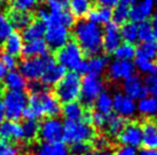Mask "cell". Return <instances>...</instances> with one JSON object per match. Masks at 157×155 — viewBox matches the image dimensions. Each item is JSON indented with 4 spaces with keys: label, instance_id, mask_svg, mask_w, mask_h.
Returning a JSON list of instances; mask_svg holds the SVG:
<instances>
[{
    "label": "cell",
    "instance_id": "1",
    "mask_svg": "<svg viewBox=\"0 0 157 155\" xmlns=\"http://www.w3.org/2000/svg\"><path fill=\"white\" fill-rule=\"evenodd\" d=\"M74 37V41L79 46L84 55H88L91 57L96 56L100 55V52L103 50V29L102 26L94 24L88 20H80L75 23Z\"/></svg>",
    "mask_w": 157,
    "mask_h": 155
},
{
    "label": "cell",
    "instance_id": "2",
    "mask_svg": "<svg viewBox=\"0 0 157 155\" xmlns=\"http://www.w3.org/2000/svg\"><path fill=\"white\" fill-rule=\"evenodd\" d=\"M62 111L61 103L57 100L54 94L45 89L39 92H33L29 96L28 106L22 113V117L25 120H35L48 116L56 117Z\"/></svg>",
    "mask_w": 157,
    "mask_h": 155
},
{
    "label": "cell",
    "instance_id": "3",
    "mask_svg": "<svg viewBox=\"0 0 157 155\" xmlns=\"http://www.w3.org/2000/svg\"><path fill=\"white\" fill-rule=\"evenodd\" d=\"M85 55L75 41H69L56 52L55 60L69 72L85 73Z\"/></svg>",
    "mask_w": 157,
    "mask_h": 155
},
{
    "label": "cell",
    "instance_id": "4",
    "mask_svg": "<svg viewBox=\"0 0 157 155\" xmlns=\"http://www.w3.org/2000/svg\"><path fill=\"white\" fill-rule=\"evenodd\" d=\"M96 135L95 129L92 125L85 123L84 121L66 120L63 123L62 139L67 144H90L93 142Z\"/></svg>",
    "mask_w": 157,
    "mask_h": 155
},
{
    "label": "cell",
    "instance_id": "5",
    "mask_svg": "<svg viewBox=\"0 0 157 155\" xmlns=\"http://www.w3.org/2000/svg\"><path fill=\"white\" fill-rule=\"evenodd\" d=\"M80 87L82 78L76 72H67L66 75L54 89V96L60 103L68 104L77 102L80 97Z\"/></svg>",
    "mask_w": 157,
    "mask_h": 155
},
{
    "label": "cell",
    "instance_id": "6",
    "mask_svg": "<svg viewBox=\"0 0 157 155\" xmlns=\"http://www.w3.org/2000/svg\"><path fill=\"white\" fill-rule=\"evenodd\" d=\"M29 96L24 91L6 90L2 95V107H4L5 117L9 121L17 122L22 117V113L28 106Z\"/></svg>",
    "mask_w": 157,
    "mask_h": 155
},
{
    "label": "cell",
    "instance_id": "7",
    "mask_svg": "<svg viewBox=\"0 0 157 155\" xmlns=\"http://www.w3.org/2000/svg\"><path fill=\"white\" fill-rule=\"evenodd\" d=\"M55 59L49 54L46 56L41 57H30L25 58L22 63L20 64V73L25 78V80L33 82L38 81L41 79L44 74L45 70L48 66V64Z\"/></svg>",
    "mask_w": 157,
    "mask_h": 155
},
{
    "label": "cell",
    "instance_id": "8",
    "mask_svg": "<svg viewBox=\"0 0 157 155\" xmlns=\"http://www.w3.org/2000/svg\"><path fill=\"white\" fill-rule=\"evenodd\" d=\"M103 92V81L100 77L86 74L82 79L80 97L84 105L91 106L95 103L96 98Z\"/></svg>",
    "mask_w": 157,
    "mask_h": 155
},
{
    "label": "cell",
    "instance_id": "9",
    "mask_svg": "<svg viewBox=\"0 0 157 155\" xmlns=\"http://www.w3.org/2000/svg\"><path fill=\"white\" fill-rule=\"evenodd\" d=\"M45 25H46V31H45L44 40L48 48L59 50L70 41L71 33L68 27L56 23H48Z\"/></svg>",
    "mask_w": 157,
    "mask_h": 155
},
{
    "label": "cell",
    "instance_id": "10",
    "mask_svg": "<svg viewBox=\"0 0 157 155\" xmlns=\"http://www.w3.org/2000/svg\"><path fill=\"white\" fill-rule=\"evenodd\" d=\"M63 134V123L56 117H47L39 124V138L44 142H61Z\"/></svg>",
    "mask_w": 157,
    "mask_h": 155
},
{
    "label": "cell",
    "instance_id": "11",
    "mask_svg": "<svg viewBox=\"0 0 157 155\" xmlns=\"http://www.w3.org/2000/svg\"><path fill=\"white\" fill-rule=\"evenodd\" d=\"M118 142L123 146L135 147L140 146L142 144V129L141 124L138 122H130L126 123L122 130V132L118 135Z\"/></svg>",
    "mask_w": 157,
    "mask_h": 155
},
{
    "label": "cell",
    "instance_id": "12",
    "mask_svg": "<svg viewBox=\"0 0 157 155\" xmlns=\"http://www.w3.org/2000/svg\"><path fill=\"white\" fill-rule=\"evenodd\" d=\"M134 64L128 60L113 59L107 66L108 77L113 81H124L134 74Z\"/></svg>",
    "mask_w": 157,
    "mask_h": 155
},
{
    "label": "cell",
    "instance_id": "13",
    "mask_svg": "<svg viewBox=\"0 0 157 155\" xmlns=\"http://www.w3.org/2000/svg\"><path fill=\"white\" fill-rule=\"evenodd\" d=\"M122 43L121 37V26L110 22L103 29V37H102V47L103 50L108 54H113L117 47Z\"/></svg>",
    "mask_w": 157,
    "mask_h": 155
},
{
    "label": "cell",
    "instance_id": "14",
    "mask_svg": "<svg viewBox=\"0 0 157 155\" xmlns=\"http://www.w3.org/2000/svg\"><path fill=\"white\" fill-rule=\"evenodd\" d=\"M113 110L124 119L131 117L136 112V104L124 92H117L113 97Z\"/></svg>",
    "mask_w": 157,
    "mask_h": 155
},
{
    "label": "cell",
    "instance_id": "15",
    "mask_svg": "<svg viewBox=\"0 0 157 155\" xmlns=\"http://www.w3.org/2000/svg\"><path fill=\"white\" fill-rule=\"evenodd\" d=\"M155 13V1L153 0H140L133 5L130 9V20L138 24L141 22L148 21L149 17Z\"/></svg>",
    "mask_w": 157,
    "mask_h": 155
},
{
    "label": "cell",
    "instance_id": "16",
    "mask_svg": "<svg viewBox=\"0 0 157 155\" xmlns=\"http://www.w3.org/2000/svg\"><path fill=\"white\" fill-rule=\"evenodd\" d=\"M123 90L125 95L128 96L134 102L136 99L139 100L142 99L144 97H146V94H147L144 81L141 80V78L134 74L123 81Z\"/></svg>",
    "mask_w": 157,
    "mask_h": 155
},
{
    "label": "cell",
    "instance_id": "17",
    "mask_svg": "<svg viewBox=\"0 0 157 155\" xmlns=\"http://www.w3.org/2000/svg\"><path fill=\"white\" fill-rule=\"evenodd\" d=\"M0 138L10 144L21 142L23 139L22 125L15 121H4L0 124Z\"/></svg>",
    "mask_w": 157,
    "mask_h": 155
},
{
    "label": "cell",
    "instance_id": "18",
    "mask_svg": "<svg viewBox=\"0 0 157 155\" xmlns=\"http://www.w3.org/2000/svg\"><path fill=\"white\" fill-rule=\"evenodd\" d=\"M67 71L61 65L56 63V60L54 59L53 62H51L45 70L44 74L41 77V83L44 85L45 87H49V86H56L59 82L62 80V78L66 75Z\"/></svg>",
    "mask_w": 157,
    "mask_h": 155
},
{
    "label": "cell",
    "instance_id": "19",
    "mask_svg": "<svg viewBox=\"0 0 157 155\" xmlns=\"http://www.w3.org/2000/svg\"><path fill=\"white\" fill-rule=\"evenodd\" d=\"M142 129V145L148 150L157 151V122L147 120L141 125Z\"/></svg>",
    "mask_w": 157,
    "mask_h": 155
},
{
    "label": "cell",
    "instance_id": "20",
    "mask_svg": "<svg viewBox=\"0 0 157 155\" xmlns=\"http://www.w3.org/2000/svg\"><path fill=\"white\" fill-rule=\"evenodd\" d=\"M23 47H24V40L22 34L15 31L4 41V52L14 57L22 55Z\"/></svg>",
    "mask_w": 157,
    "mask_h": 155
},
{
    "label": "cell",
    "instance_id": "21",
    "mask_svg": "<svg viewBox=\"0 0 157 155\" xmlns=\"http://www.w3.org/2000/svg\"><path fill=\"white\" fill-rule=\"evenodd\" d=\"M4 85L7 88V90L24 91V89L28 87V81L18 71L13 70L6 72L4 77Z\"/></svg>",
    "mask_w": 157,
    "mask_h": 155
},
{
    "label": "cell",
    "instance_id": "22",
    "mask_svg": "<svg viewBox=\"0 0 157 155\" xmlns=\"http://www.w3.org/2000/svg\"><path fill=\"white\" fill-rule=\"evenodd\" d=\"M49 48L46 45L44 39L40 40H33V41H28L24 42L22 55L30 58V57H41L48 55Z\"/></svg>",
    "mask_w": 157,
    "mask_h": 155
},
{
    "label": "cell",
    "instance_id": "23",
    "mask_svg": "<svg viewBox=\"0 0 157 155\" xmlns=\"http://www.w3.org/2000/svg\"><path fill=\"white\" fill-rule=\"evenodd\" d=\"M108 64H109V62L107 59V57L102 56V55L92 56L90 59L85 62V73L100 77L105 71Z\"/></svg>",
    "mask_w": 157,
    "mask_h": 155
},
{
    "label": "cell",
    "instance_id": "24",
    "mask_svg": "<svg viewBox=\"0 0 157 155\" xmlns=\"http://www.w3.org/2000/svg\"><path fill=\"white\" fill-rule=\"evenodd\" d=\"M45 31H46V25L39 20L37 21H32L23 30L22 37L23 40L28 42V41H33V40H40L44 39Z\"/></svg>",
    "mask_w": 157,
    "mask_h": 155
},
{
    "label": "cell",
    "instance_id": "25",
    "mask_svg": "<svg viewBox=\"0 0 157 155\" xmlns=\"http://www.w3.org/2000/svg\"><path fill=\"white\" fill-rule=\"evenodd\" d=\"M87 20L98 25H107L113 21V9L105 7H96L92 8V10L86 16Z\"/></svg>",
    "mask_w": 157,
    "mask_h": 155
},
{
    "label": "cell",
    "instance_id": "26",
    "mask_svg": "<svg viewBox=\"0 0 157 155\" xmlns=\"http://www.w3.org/2000/svg\"><path fill=\"white\" fill-rule=\"evenodd\" d=\"M125 125H126V120L122 116L117 115L116 113H110L107 115L105 129L109 136L118 137V135L122 132Z\"/></svg>",
    "mask_w": 157,
    "mask_h": 155
},
{
    "label": "cell",
    "instance_id": "27",
    "mask_svg": "<svg viewBox=\"0 0 157 155\" xmlns=\"http://www.w3.org/2000/svg\"><path fill=\"white\" fill-rule=\"evenodd\" d=\"M135 58L140 59H147L151 62L157 60V42L148 41V42H141L135 48Z\"/></svg>",
    "mask_w": 157,
    "mask_h": 155
},
{
    "label": "cell",
    "instance_id": "28",
    "mask_svg": "<svg viewBox=\"0 0 157 155\" xmlns=\"http://www.w3.org/2000/svg\"><path fill=\"white\" fill-rule=\"evenodd\" d=\"M37 155H69V150L64 142H43L37 148Z\"/></svg>",
    "mask_w": 157,
    "mask_h": 155
},
{
    "label": "cell",
    "instance_id": "29",
    "mask_svg": "<svg viewBox=\"0 0 157 155\" xmlns=\"http://www.w3.org/2000/svg\"><path fill=\"white\" fill-rule=\"evenodd\" d=\"M69 12L75 18L86 17L92 10V0H69Z\"/></svg>",
    "mask_w": 157,
    "mask_h": 155
},
{
    "label": "cell",
    "instance_id": "30",
    "mask_svg": "<svg viewBox=\"0 0 157 155\" xmlns=\"http://www.w3.org/2000/svg\"><path fill=\"white\" fill-rule=\"evenodd\" d=\"M62 113L66 117V120L70 121H83L84 112L85 108L80 103L78 102H72V103L64 104V106L62 107Z\"/></svg>",
    "mask_w": 157,
    "mask_h": 155
},
{
    "label": "cell",
    "instance_id": "31",
    "mask_svg": "<svg viewBox=\"0 0 157 155\" xmlns=\"http://www.w3.org/2000/svg\"><path fill=\"white\" fill-rule=\"evenodd\" d=\"M136 110L139 111L144 116H156L157 115V98L155 97H150V96H146L142 99H140L138 105H136Z\"/></svg>",
    "mask_w": 157,
    "mask_h": 155
},
{
    "label": "cell",
    "instance_id": "32",
    "mask_svg": "<svg viewBox=\"0 0 157 155\" xmlns=\"http://www.w3.org/2000/svg\"><path fill=\"white\" fill-rule=\"evenodd\" d=\"M8 18L14 29H17V30H24L26 26L32 22V16H31L30 13L12 12Z\"/></svg>",
    "mask_w": 157,
    "mask_h": 155
},
{
    "label": "cell",
    "instance_id": "33",
    "mask_svg": "<svg viewBox=\"0 0 157 155\" xmlns=\"http://www.w3.org/2000/svg\"><path fill=\"white\" fill-rule=\"evenodd\" d=\"M121 37L125 43L134 45L138 41V25L133 22H127L121 27Z\"/></svg>",
    "mask_w": 157,
    "mask_h": 155
},
{
    "label": "cell",
    "instance_id": "34",
    "mask_svg": "<svg viewBox=\"0 0 157 155\" xmlns=\"http://www.w3.org/2000/svg\"><path fill=\"white\" fill-rule=\"evenodd\" d=\"M94 105H95L96 112L101 113V114H105V115H108L113 111V96L108 94V92L103 91L96 98Z\"/></svg>",
    "mask_w": 157,
    "mask_h": 155
},
{
    "label": "cell",
    "instance_id": "35",
    "mask_svg": "<svg viewBox=\"0 0 157 155\" xmlns=\"http://www.w3.org/2000/svg\"><path fill=\"white\" fill-rule=\"evenodd\" d=\"M22 125L23 140L26 142H31L36 140L39 134V123L35 120H25Z\"/></svg>",
    "mask_w": 157,
    "mask_h": 155
},
{
    "label": "cell",
    "instance_id": "36",
    "mask_svg": "<svg viewBox=\"0 0 157 155\" xmlns=\"http://www.w3.org/2000/svg\"><path fill=\"white\" fill-rule=\"evenodd\" d=\"M113 54L115 55V59L132 62V59L135 58V47L134 45L130 43H121Z\"/></svg>",
    "mask_w": 157,
    "mask_h": 155
},
{
    "label": "cell",
    "instance_id": "37",
    "mask_svg": "<svg viewBox=\"0 0 157 155\" xmlns=\"http://www.w3.org/2000/svg\"><path fill=\"white\" fill-rule=\"evenodd\" d=\"M130 9L131 7L125 6V5H118L116 6L113 10V22L115 24L119 25H124L125 23L128 22L130 20Z\"/></svg>",
    "mask_w": 157,
    "mask_h": 155
},
{
    "label": "cell",
    "instance_id": "38",
    "mask_svg": "<svg viewBox=\"0 0 157 155\" xmlns=\"http://www.w3.org/2000/svg\"><path fill=\"white\" fill-rule=\"evenodd\" d=\"M38 5V0H10L9 6L12 12L20 13H30Z\"/></svg>",
    "mask_w": 157,
    "mask_h": 155
},
{
    "label": "cell",
    "instance_id": "39",
    "mask_svg": "<svg viewBox=\"0 0 157 155\" xmlns=\"http://www.w3.org/2000/svg\"><path fill=\"white\" fill-rule=\"evenodd\" d=\"M133 64H134V67H136L141 73L147 74V77H148V75H155V74H157V63L156 62L135 58V62L133 63Z\"/></svg>",
    "mask_w": 157,
    "mask_h": 155
},
{
    "label": "cell",
    "instance_id": "40",
    "mask_svg": "<svg viewBox=\"0 0 157 155\" xmlns=\"http://www.w3.org/2000/svg\"><path fill=\"white\" fill-rule=\"evenodd\" d=\"M138 40L141 42L153 41V26L151 22L144 21L138 23Z\"/></svg>",
    "mask_w": 157,
    "mask_h": 155
},
{
    "label": "cell",
    "instance_id": "41",
    "mask_svg": "<svg viewBox=\"0 0 157 155\" xmlns=\"http://www.w3.org/2000/svg\"><path fill=\"white\" fill-rule=\"evenodd\" d=\"M14 32V27L12 25V23L9 21V18L7 15L0 13V42L7 39V37L12 34Z\"/></svg>",
    "mask_w": 157,
    "mask_h": 155
},
{
    "label": "cell",
    "instance_id": "42",
    "mask_svg": "<svg viewBox=\"0 0 157 155\" xmlns=\"http://www.w3.org/2000/svg\"><path fill=\"white\" fill-rule=\"evenodd\" d=\"M144 85L146 88V92L150 97L157 98V74L146 77V79L144 80Z\"/></svg>",
    "mask_w": 157,
    "mask_h": 155
},
{
    "label": "cell",
    "instance_id": "43",
    "mask_svg": "<svg viewBox=\"0 0 157 155\" xmlns=\"http://www.w3.org/2000/svg\"><path fill=\"white\" fill-rule=\"evenodd\" d=\"M69 0H47L46 2V9L49 13H57L62 12L68 8Z\"/></svg>",
    "mask_w": 157,
    "mask_h": 155
},
{
    "label": "cell",
    "instance_id": "44",
    "mask_svg": "<svg viewBox=\"0 0 157 155\" xmlns=\"http://www.w3.org/2000/svg\"><path fill=\"white\" fill-rule=\"evenodd\" d=\"M0 63L2 64L5 70L13 71V70L16 67V65H17V59H16V57L12 56V55H9V54L1 52V54H0Z\"/></svg>",
    "mask_w": 157,
    "mask_h": 155
},
{
    "label": "cell",
    "instance_id": "45",
    "mask_svg": "<svg viewBox=\"0 0 157 155\" xmlns=\"http://www.w3.org/2000/svg\"><path fill=\"white\" fill-rule=\"evenodd\" d=\"M18 147L15 144H10L0 138V155H18Z\"/></svg>",
    "mask_w": 157,
    "mask_h": 155
},
{
    "label": "cell",
    "instance_id": "46",
    "mask_svg": "<svg viewBox=\"0 0 157 155\" xmlns=\"http://www.w3.org/2000/svg\"><path fill=\"white\" fill-rule=\"evenodd\" d=\"M105 119H107V115L105 114H101L99 112H93L92 111V115H91V122L90 124L95 129V128H105Z\"/></svg>",
    "mask_w": 157,
    "mask_h": 155
},
{
    "label": "cell",
    "instance_id": "47",
    "mask_svg": "<svg viewBox=\"0 0 157 155\" xmlns=\"http://www.w3.org/2000/svg\"><path fill=\"white\" fill-rule=\"evenodd\" d=\"M88 151H91L90 144H76V145H72L70 153L72 155H83Z\"/></svg>",
    "mask_w": 157,
    "mask_h": 155
},
{
    "label": "cell",
    "instance_id": "48",
    "mask_svg": "<svg viewBox=\"0 0 157 155\" xmlns=\"http://www.w3.org/2000/svg\"><path fill=\"white\" fill-rule=\"evenodd\" d=\"M113 155H138V152L133 147L122 146L113 153Z\"/></svg>",
    "mask_w": 157,
    "mask_h": 155
},
{
    "label": "cell",
    "instance_id": "49",
    "mask_svg": "<svg viewBox=\"0 0 157 155\" xmlns=\"http://www.w3.org/2000/svg\"><path fill=\"white\" fill-rule=\"evenodd\" d=\"M96 1H98V4L100 5V7H105V8L110 9L115 8L116 6L119 5L118 0H96Z\"/></svg>",
    "mask_w": 157,
    "mask_h": 155
},
{
    "label": "cell",
    "instance_id": "50",
    "mask_svg": "<svg viewBox=\"0 0 157 155\" xmlns=\"http://www.w3.org/2000/svg\"><path fill=\"white\" fill-rule=\"evenodd\" d=\"M83 155H113V152L108 148H102V150H94V151H88Z\"/></svg>",
    "mask_w": 157,
    "mask_h": 155
},
{
    "label": "cell",
    "instance_id": "51",
    "mask_svg": "<svg viewBox=\"0 0 157 155\" xmlns=\"http://www.w3.org/2000/svg\"><path fill=\"white\" fill-rule=\"evenodd\" d=\"M138 155H157L156 150H148V148H144L141 150Z\"/></svg>",
    "mask_w": 157,
    "mask_h": 155
},
{
    "label": "cell",
    "instance_id": "52",
    "mask_svg": "<svg viewBox=\"0 0 157 155\" xmlns=\"http://www.w3.org/2000/svg\"><path fill=\"white\" fill-rule=\"evenodd\" d=\"M151 26H153V40L157 42V20L151 23Z\"/></svg>",
    "mask_w": 157,
    "mask_h": 155
},
{
    "label": "cell",
    "instance_id": "53",
    "mask_svg": "<svg viewBox=\"0 0 157 155\" xmlns=\"http://www.w3.org/2000/svg\"><path fill=\"white\" fill-rule=\"evenodd\" d=\"M121 5H125V6H128V7H132L133 5H135L138 2V0H118Z\"/></svg>",
    "mask_w": 157,
    "mask_h": 155
},
{
    "label": "cell",
    "instance_id": "54",
    "mask_svg": "<svg viewBox=\"0 0 157 155\" xmlns=\"http://www.w3.org/2000/svg\"><path fill=\"white\" fill-rule=\"evenodd\" d=\"M5 119V113H4V107H2V104L0 102V124L4 122Z\"/></svg>",
    "mask_w": 157,
    "mask_h": 155
},
{
    "label": "cell",
    "instance_id": "55",
    "mask_svg": "<svg viewBox=\"0 0 157 155\" xmlns=\"http://www.w3.org/2000/svg\"><path fill=\"white\" fill-rule=\"evenodd\" d=\"M6 72H7V71L5 70V67L2 66V64L0 63V81H1L2 79H4V77H5V74H6Z\"/></svg>",
    "mask_w": 157,
    "mask_h": 155
},
{
    "label": "cell",
    "instance_id": "56",
    "mask_svg": "<svg viewBox=\"0 0 157 155\" xmlns=\"http://www.w3.org/2000/svg\"><path fill=\"white\" fill-rule=\"evenodd\" d=\"M5 2V0H0V5H2Z\"/></svg>",
    "mask_w": 157,
    "mask_h": 155
},
{
    "label": "cell",
    "instance_id": "57",
    "mask_svg": "<svg viewBox=\"0 0 157 155\" xmlns=\"http://www.w3.org/2000/svg\"><path fill=\"white\" fill-rule=\"evenodd\" d=\"M0 94H1V86H0Z\"/></svg>",
    "mask_w": 157,
    "mask_h": 155
},
{
    "label": "cell",
    "instance_id": "58",
    "mask_svg": "<svg viewBox=\"0 0 157 155\" xmlns=\"http://www.w3.org/2000/svg\"><path fill=\"white\" fill-rule=\"evenodd\" d=\"M156 17H157V13H156ZM156 20H157V18H156Z\"/></svg>",
    "mask_w": 157,
    "mask_h": 155
},
{
    "label": "cell",
    "instance_id": "59",
    "mask_svg": "<svg viewBox=\"0 0 157 155\" xmlns=\"http://www.w3.org/2000/svg\"><path fill=\"white\" fill-rule=\"evenodd\" d=\"M153 1H155V0H153Z\"/></svg>",
    "mask_w": 157,
    "mask_h": 155
}]
</instances>
